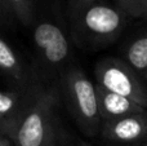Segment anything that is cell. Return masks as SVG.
Returning a JSON list of instances; mask_svg holds the SVG:
<instances>
[{
  "label": "cell",
  "mask_w": 147,
  "mask_h": 146,
  "mask_svg": "<svg viewBox=\"0 0 147 146\" xmlns=\"http://www.w3.org/2000/svg\"><path fill=\"white\" fill-rule=\"evenodd\" d=\"M132 20L112 1L99 0L69 21L70 38L85 52L105 49L121 38Z\"/></svg>",
  "instance_id": "1"
},
{
  "label": "cell",
  "mask_w": 147,
  "mask_h": 146,
  "mask_svg": "<svg viewBox=\"0 0 147 146\" xmlns=\"http://www.w3.org/2000/svg\"><path fill=\"white\" fill-rule=\"evenodd\" d=\"M61 103L57 84L43 85L8 139L14 146H57L62 129L58 116Z\"/></svg>",
  "instance_id": "2"
},
{
  "label": "cell",
  "mask_w": 147,
  "mask_h": 146,
  "mask_svg": "<svg viewBox=\"0 0 147 146\" xmlns=\"http://www.w3.org/2000/svg\"><path fill=\"white\" fill-rule=\"evenodd\" d=\"M32 64L44 85L57 84L61 74L72 65L70 32L53 17H39L32 25Z\"/></svg>",
  "instance_id": "3"
},
{
  "label": "cell",
  "mask_w": 147,
  "mask_h": 146,
  "mask_svg": "<svg viewBox=\"0 0 147 146\" xmlns=\"http://www.w3.org/2000/svg\"><path fill=\"white\" fill-rule=\"evenodd\" d=\"M61 101L86 137H98L101 116L98 110L96 83L79 65H70L57 80Z\"/></svg>",
  "instance_id": "4"
},
{
  "label": "cell",
  "mask_w": 147,
  "mask_h": 146,
  "mask_svg": "<svg viewBox=\"0 0 147 146\" xmlns=\"http://www.w3.org/2000/svg\"><path fill=\"white\" fill-rule=\"evenodd\" d=\"M96 84L121 95L147 109V85L119 56H107L94 65Z\"/></svg>",
  "instance_id": "5"
},
{
  "label": "cell",
  "mask_w": 147,
  "mask_h": 146,
  "mask_svg": "<svg viewBox=\"0 0 147 146\" xmlns=\"http://www.w3.org/2000/svg\"><path fill=\"white\" fill-rule=\"evenodd\" d=\"M147 137V110L101 123L98 139L103 146H134Z\"/></svg>",
  "instance_id": "6"
},
{
  "label": "cell",
  "mask_w": 147,
  "mask_h": 146,
  "mask_svg": "<svg viewBox=\"0 0 147 146\" xmlns=\"http://www.w3.org/2000/svg\"><path fill=\"white\" fill-rule=\"evenodd\" d=\"M0 75L13 87L36 88L44 85L32 65L26 62L3 35H0Z\"/></svg>",
  "instance_id": "7"
},
{
  "label": "cell",
  "mask_w": 147,
  "mask_h": 146,
  "mask_svg": "<svg viewBox=\"0 0 147 146\" xmlns=\"http://www.w3.org/2000/svg\"><path fill=\"white\" fill-rule=\"evenodd\" d=\"M40 87L20 88L10 85L8 89L0 91V132L10 136L22 114L30 106Z\"/></svg>",
  "instance_id": "8"
},
{
  "label": "cell",
  "mask_w": 147,
  "mask_h": 146,
  "mask_svg": "<svg viewBox=\"0 0 147 146\" xmlns=\"http://www.w3.org/2000/svg\"><path fill=\"white\" fill-rule=\"evenodd\" d=\"M119 57L147 85V26L137 28L125 38L120 45Z\"/></svg>",
  "instance_id": "9"
},
{
  "label": "cell",
  "mask_w": 147,
  "mask_h": 146,
  "mask_svg": "<svg viewBox=\"0 0 147 146\" xmlns=\"http://www.w3.org/2000/svg\"><path fill=\"white\" fill-rule=\"evenodd\" d=\"M97 100H98V110L101 116V123L106 120H112L130 114L141 113L147 110L146 107L138 105L137 102L124 97L121 95L110 92L105 88L96 84Z\"/></svg>",
  "instance_id": "10"
},
{
  "label": "cell",
  "mask_w": 147,
  "mask_h": 146,
  "mask_svg": "<svg viewBox=\"0 0 147 146\" xmlns=\"http://www.w3.org/2000/svg\"><path fill=\"white\" fill-rule=\"evenodd\" d=\"M16 22L25 27H32L38 20V8L35 0H4Z\"/></svg>",
  "instance_id": "11"
},
{
  "label": "cell",
  "mask_w": 147,
  "mask_h": 146,
  "mask_svg": "<svg viewBox=\"0 0 147 146\" xmlns=\"http://www.w3.org/2000/svg\"><path fill=\"white\" fill-rule=\"evenodd\" d=\"M133 20H142V8L140 0H111Z\"/></svg>",
  "instance_id": "12"
},
{
  "label": "cell",
  "mask_w": 147,
  "mask_h": 146,
  "mask_svg": "<svg viewBox=\"0 0 147 146\" xmlns=\"http://www.w3.org/2000/svg\"><path fill=\"white\" fill-rule=\"evenodd\" d=\"M99 1V0H66V16L67 20H72L75 16H78L81 10L88 8L89 5L94 4V3Z\"/></svg>",
  "instance_id": "13"
},
{
  "label": "cell",
  "mask_w": 147,
  "mask_h": 146,
  "mask_svg": "<svg viewBox=\"0 0 147 146\" xmlns=\"http://www.w3.org/2000/svg\"><path fill=\"white\" fill-rule=\"evenodd\" d=\"M57 146H92V145L89 144V142L83 141V140L72 136L71 133H69L67 131H65L63 127H62L61 132H59L58 145Z\"/></svg>",
  "instance_id": "14"
},
{
  "label": "cell",
  "mask_w": 147,
  "mask_h": 146,
  "mask_svg": "<svg viewBox=\"0 0 147 146\" xmlns=\"http://www.w3.org/2000/svg\"><path fill=\"white\" fill-rule=\"evenodd\" d=\"M16 23V20L10 10L8 9L4 0H0V30L13 27Z\"/></svg>",
  "instance_id": "15"
},
{
  "label": "cell",
  "mask_w": 147,
  "mask_h": 146,
  "mask_svg": "<svg viewBox=\"0 0 147 146\" xmlns=\"http://www.w3.org/2000/svg\"><path fill=\"white\" fill-rule=\"evenodd\" d=\"M0 146H14V145L12 144V141H10L5 135H3L1 132H0Z\"/></svg>",
  "instance_id": "16"
},
{
  "label": "cell",
  "mask_w": 147,
  "mask_h": 146,
  "mask_svg": "<svg viewBox=\"0 0 147 146\" xmlns=\"http://www.w3.org/2000/svg\"><path fill=\"white\" fill-rule=\"evenodd\" d=\"M141 1V8H142V20L141 21H145L147 17V0H140Z\"/></svg>",
  "instance_id": "17"
},
{
  "label": "cell",
  "mask_w": 147,
  "mask_h": 146,
  "mask_svg": "<svg viewBox=\"0 0 147 146\" xmlns=\"http://www.w3.org/2000/svg\"><path fill=\"white\" fill-rule=\"evenodd\" d=\"M134 146H147V137L143 140L142 142H140V144H137V145H134Z\"/></svg>",
  "instance_id": "18"
},
{
  "label": "cell",
  "mask_w": 147,
  "mask_h": 146,
  "mask_svg": "<svg viewBox=\"0 0 147 146\" xmlns=\"http://www.w3.org/2000/svg\"><path fill=\"white\" fill-rule=\"evenodd\" d=\"M143 22H146V23H147V17H146V20H145V21H143Z\"/></svg>",
  "instance_id": "19"
}]
</instances>
